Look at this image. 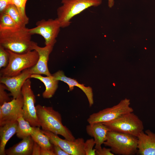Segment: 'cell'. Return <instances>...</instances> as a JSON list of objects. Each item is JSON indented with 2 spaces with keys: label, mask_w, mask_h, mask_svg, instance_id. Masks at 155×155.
<instances>
[{
  "label": "cell",
  "mask_w": 155,
  "mask_h": 155,
  "mask_svg": "<svg viewBox=\"0 0 155 155\" xmlns=\"http://www.w3.org/2000/svg\"><path fill=\"white\" fill-rule=\"evenodd\" d=\"M95 145L94 140L93 138L88 139L84 142V149L85 155H96V149L93 148Z\"/></svg>",
  "instance_id": "26"
},
{
  "label": "cell",
  "mask_w": 155,
  "mask_h": 155,
  "mask_svg": "<svg viewBox=\"0 0 155 155\" xmlns=\"http://www.w3.org/2000/svg\"><path fill=\"white\" fill-rule=\"evenodd\" d=\"M4 12L8 14L18 25L26 26L22 20L17 8L14 5L9 4Z\"/></svg>",
  "instance_id": "23"
},
{
  "label": "cell",
  "mask_w": 155,
  "mask_h": 155,
  "mask_svg": "<svg viewBox=\"0 0 155 155\" xmlns=\"http://www.w3.org/2000/svg\"><path fill=\"white\" fill-rule=\"evenodd\" d=\"M86 130L88 135L94 138L95 148L99 150L102 148V145L106 140L108 131L111 130L102 123H97L89 124L86 126Z\"/></svg>",
  "instance_id": "15"
},
{
  "label": "cell",
  "mask_w": 155,
  "mask_h": 155,
  "mask_svg": "<svg viewBox=\"0 0 155 155\" xmlns=\"http://www.w3.org/2000/svg\"><path fill=\"white\" fill-rule=\"evenodd\" d=\"M17 121L6 123L0 126V155H5V147L9 140L16 133Z\"/></svg>",
  "instance_id": "18"
},
{
  "label": "cell",
  "mask_w": 155,
  "mask_h": 155,
  "mask_svg": "<svg viewBox=\"0 0 155 155\" xmlns=\"http://www.w3.org/2000/svg\"><path fill=\"white\" fill-rule=\"evenodd\" d=\"M32 75L30 68L26 69L16 76H0V83L5 85L13 98H16L21 94V89L27 79L31 78Z\"/></svg>",
  "instance_id": "12"
},
{
  "label": "cell",
  "mask_w": 155,
  "mask_h": 155,
  "mask_svg": "<svg viewBox=\"0 0 155 155\" xmlns=\"http://www.w3.org/2000/svg\"><path fill=\"white\" fill-rule=\"evenodd\" d=\"M39 127H34L31 136L34 142H36L41 148L53 150V144L48 137L40 129Z\"/></svg>",
  "instance_id": "20"
},
{
  "label": "cell",
  "mask_w": 155,
  "mask_h": 155,
  "mask_svg": "<svg viewBox=\"0 0 155 155\" xmlns=\"http://www.w3.org/2000/svg\"><path fill=\"white\" fill-rule=\"evenodd\" d=\"M104 145L110 148L114 154L134 155L138 150V138L136 136L112 130L108 131Z\"/></svg>",
  "instance_id": "3"
},
{
  "label": "cell",
  "mask_w": 155,
  "mask_h": 155,
  "mask_svg": "<svg viewBox=\"0 0 155 155\" xmlns=\"http://www.w3.org/2000/svg\"><path fill=\"white\" fill-rule=\"evenodd\" d=\"M30 79L26 80L21 89L23 98V117L33 127H40L35 104V96L32 89Z\"/></svg>",
  "instance_id": "8"
},
{
  "label": "cell",
  "mask_w": 155,
  "mask_h": 155,
  "mask_svg": "<svg viewBox=\"0 0 155 155\" xmlns=\"http://www.w3.org/2000/svg\"><path fill=\"white\" fill-rule=\"evenodd\" d=\"M9 4L14 5L17 8L24 24L26 25L29 21L25 11V7L27 0H7Z\"/></svg>",
  "instance_id": "22"
},
{
  "label": "cell",
  "mask_w": 155,
  "mask_h": 155,
  "mask_svg": "<svg viewBox=\"0 0 155 155\" xmlns=\"http://www.w3.org/2000/svg\"><path fill=\"white\" fill-rule=\"evenodd\" d=\"M96 155H114L111 151V148L105 147L102 148L99 150H96Z\"/></svg>",
  "instance_id": "29"
},
{
  "label": "cell",
  "mask_w": 155,
  "mask_h": 155,
  "mask_svg": "<svg viewBox=\"0 0 155 155\" xmlns=\"http://www.w3.org/2000/svg\"><path fill=\"white\" fill-rule=\"evenodd\" d=\"M23 98L21 94L0 106V126L17 121L19 117L23 116Z\"/></svg>",
  "instance_id": "10"
},
{
  "label": "cell",
  "mask_w": 155,
  "mask_h": 155,
  "mask_svg": "<svg viewBox=\"0 0 155 155\" xmlns=\"http://www.w3.org/2000/svg\"><path fill=\"white\" fill-rule=\"evenodd\" d=\"M133 112L123 115L113 121L103 123L111 130L137 137L143 131L142 121Z\"/></svg>",
  "instance_id": "6"
},
{
  "label": "cell",
  "mask_w": 155,
  "mask_h": 155,
  "mask_svg": "<svg viewBox=\"0 0 155 155\" xmlns=\"http://www.w3.org/2000/svg\"><path fill=\"white\" fill-rule=\"evenodd\" d=\"M19 26L7 13L4 12L0 13V28L14 27Z\"/></svg>",
  "instance_id": "24"
},
{
  "label": "cell",
  "mask_w": 155,
  "mask_h": 155,
  "mask_svg": "<svg viewBox=\"0 0 155 155\" xmlns=\"http://www.w3.org/2000/svg\"><path fill=\"white\" fill-rule=\"evenodd\" d=\"M17 121L18 126L16 133L17 136L20 139H23L31 136L34 131V127L32 126L23 116L19 117Z\"/></svg>",
  "instance_id": "21"
},
{
  "label": "cell",
  "mask_w": 155,
  "mask_h": 155,
  "mask_svg": "<svg viewBox=\"0 0 155 155\" xmlns=\"http://www.w3.org/2000/svg\"><path fill=\"white\" fill-rule=\"evenodd\" d=\"M34 142L31 136L22 139L19 143L5 150L7 155H31Z\"/></svg>",
  "instance_id": "17"
},
{
  "label": "cell",
  "mask_w": 155,
  "mask_h": 155,
  "mask_svg": "<svg viewBox=\"0 0 155 155\" xmlns=\"http://www.w3.org/2000/svg\"><path fill=\"white\" fill-rule=\"evenodd\" d=\"M54 45L49 44L41 47L38 45L36 42H34L32 46L33 50H35L37 52L39 58L36 65L30 68L32 74L44 75L46 76L52 75L48 69V62L49 55Z\"/></svg>",
  "instance_id": "13"
},
{
  "label": "cell",
  "mask_w": 155,
  "mask_h": 155,
  "mask_svg": "<svg viewBox=\"0 0 155 155\" xmlns=\"http://www.w3.org/2000/svg\"><path fill=\"white\" fill-rule=\"evenodd\" d=\"M7 90L6 87L4 84L1 83L0 84V106L4 103L11 100L9 96L5 91Z\"/></svg>",
  "instance_id": "27"
},
{
  "label": "cell",
  "mask_w": 155,
  "mask_h": 155,
  "mask_svg": "<svg viewBox=\"0 0 155 155\" xmlns=\"http://www.w3.org/2000/svg\"><path fill=\"white\" fill-rule=\"evenodd\" d=\"M129 100L125 99L118 104L91 115L87 121L89 124L104 123L113 121L125 114L133 112V110L129 106Z\"/></svg>",
  "instance_id": "7"
},
{
  "label": "cell",
  "mask_w": 155,
  "mask_h": 155,
  "mask_svg": "<svg viewBox=\"0 0 155 155\" xmlns=\"http://www.w3.org/2000/svg\"><path fill=\"white\" fill-rule=\"evenodd\" d=\"M9 4L7 0H0V13L4 12Z\"/></svg>",
  "instance_id": "30"
},
{
  "label": "cell",
  "mask_w": 155,
  "mask_h": 155,
  "mask_svg": "<svg viewBox=\"0 0 155 155\" xmlns=\"http://www.w3.org/2000/svg\"><path fill=\"white\" fill-rule=\"evenodd\" d=\"M32 35L26 26L0 28V45L15 53H25L33 50Z\"/></svg>",
  "instance_id": "1"
},
{
  "label": "cell",
  "mask_w": 155,
  "mask_h": 155,
  "mask_svg": "<svg viewBox=\"0 0 155 155\" xmlns=\"http://www.w3.org/2000/svg\"><path fill=\"white\" fill-rule=\"evenodd\" d=\"M41 147L36 142H34L32 155H40Z\"/></svg>",
  "instance_id": "31"
},
{
  "label": "cell",
  "mask_w": 155,
  "mask_h": 155,
  "mask_svg": "<svg viewBox=\"0 0 155 155\" xmlns=\"http://www.w3.org/2000/svg\"><path fill=\"white\" fill-rule=\"evenodd\" d=\"M36 25L35 27L29 29L30 33L32 35L37 34L41 36L44 39L45 45L55 44L61 28L57 18L42 19L37 22Z\"/></svg>",
  "instance_id": "9"
},
{
  "label": "cell",
  "mask_w": 155,
  "mask_h": 155,
  "mask_svg": "<svg viewBox=\"0 0 155 155\" xmlns=\"http://www.w3.org/2000/svg\"><path fill=\"white\" fill-rule=\"evenodd\" d=\"M9 54L7 49L0 45V68L5 67L9 61Z\"/></svg>",
  "instance_id": "25"
},
{
  "label": "cell",
  "mask_w": 155,
  "mask_h": 155,
  "mask_svg": "<svg viewBox=\"0 0 155 155\" xmlns=\"http://www.w3.org/2000/svg\"><path fill=\"white\" fill-rule=\"evenodd\" d=\"M52 75L57 80L62 81L67 84L70 91L73 90L75 86L80 88L86 96L89 106L91 107L94 104L93 94L91 87L85 86L83 84H79L76 80L67 77L62 71L59 70Z\"/></svg>",
  "instance_id": "16"
},
{
  "label": "cell",
  "mask_w": 155,
  "mask_h": 155,
  "mask_svg": "<svg viewBox=\"0 0 155 155\" xmlns=\"http://www.w3.org/2000/svg\"><path fill=\"white\" fill-rule=\"evenodd\" d=\"M40 155H55L53 150L41 148Z\"/></svg>",
  "instance_id": "32"
},
{
  "label": "cell",
  "mask_w": 155,
  "mask_h": 155,
  "mask_svg": "<svg viewBox=\"0 0 155 155\" xmlns=\"http://www.w3.org/2000/svg\"><path fill=\"white\" fill-rule=\"evenodd\" d=\"M102 2V0H62V5L57 10V18L61 28L68 27L76 15L90 7L98 6Z\"/></svg>",
  "instance_id": "4"
},
{
  "label": "cell",
  "mask_w": 155,
  "mask_h": 155,
  "mask_svg": "<svg viewBox=\"0 0 155 155\" xmlns=\"http://www.w3.org/2000/svg\"><path fill=\"white\" fill-rule=\"evenodd\" d=\"M9 54L8 64L0 71V76L12 77L18 75L24 70L31 68L36 64L39 58L37 52L33 50L19 54L7 49Z\"/></svg>",
  "instance_id": "5"
},
{
  "label": "cell",
  "mask_w": 155,
  "mask_h": 155,
  "mask_svg": "<svg viewBox=\"0 0 155 155\" xmlns=\"http://www.w3.org/2000/svg\"><path fill=\"white\" fill-rule=\"evenodd\" d=\"M49 138L51 142L57 145L69 155H85L84 149V140L82 138H78L73 141L63 139L57 135L48 131L42 130Z\"/></svg>",
  "instance_id": "11"
},
{
  "label": "cell",
  "mask_w": 155,
  "mask_h": 155,
  "mask_svg": "<svg viewBox=\"0 0 155 155\" xmlns=\"http://www.w3.org/2000/svg\"><path fill=\"white\" fill-rule=\"evenodd\" d=\"M36 107L39 123L42 130L60 135L68 140L73 141L75 139L69 129L63 125L61 115L58 112L52 107L38 104Z\"/></svg>",
  "instance_id": "2"
},
{
  "label": "cell",
  "mask_w": 155,
  "mask_h": 155,
  "mask_svg": "<svg viewBox=\"0 0 155 155\" xmlns=\"http://www.w3.org/2000/svg\"><path fill=\"white\" fill-rule=\"evenodd\" d=\"M31 78L37 79L44 85L45 90L42 94L43 98H49L53 97L58 88L59 81L56 80L52 75L44 77L41 75L32 74Z\"/></svg>",
  "instance_id": "19"
},
{
  "label": "cell",
  "mask_w": 155,
  "mask_h": 155,
  "mask_svg": "<svg viewBox=\"0 0 155 155\" xmlns=\"http://www.w3.org/2000/svg\"><path fill=\"white\" fill-rule=\"evenodd\" d=\"M114 0H108V5L109 8H111L114 5Z\"/></svg>",
  "instance_id": "33"
},
{
  "label": "cell",
  "mask_w": 155,
  "mask_h": 155,
  "mask_svg": "<svg viewBox=\"0 0 155 155\" xmlns=\"http://www.w3.org/2000/svg\"><path fill=\"white\" fill-rule=\"evenodd\" d=\"M53 144V151L55 155H69L58 146Z\"/></svg>",
  "instance_id": "28"
},
{
  "label": "cell",
  "mask_w": 155,
  "mask_h": 155,
  "mask_svg": "<svg viewBox=\"0 0 155 155\" xmlns=\"http://www.w3.org/2000/svg\"><path fill=\"white\" fill-rule=\"evenodd\" d=\"M137 155H155V133L149 129L143 131L137 137Z\"/></svg>",
  "instance_id": "14"
}]
</instances>
